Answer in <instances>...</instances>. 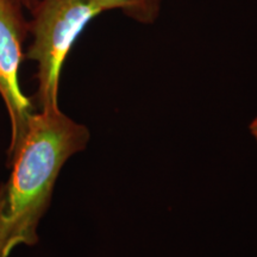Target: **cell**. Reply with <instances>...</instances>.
Masks as SVG:
<instances>
[{
	"label": "cell",
	"instance_id": "8992f818",
	"mask_svg": "<svg viewBox=\"0 0 257 257\" xmlns=\"http://www.w3.org/2000/svg\"><path fill=\"white\" fill-rule=\"evenodd\" d=\"M250 133H251L253 138H255V141L257 142V117L252 120V123L250 124Z\"/></svg>",
	"mask_w": 257,
	"mask_h": 257
},
{
	"label": "cell",
	"instance_id": "7a4b0ae2",
	"mask_svg": "<svg viewBox=\"0 0 257 257\" xmlns=\"http://www.w3.org/2000/svg\"><path fill=\"white\" fill-rule=\"evenodd\" d=\"M93 0H42L28 56L36 61L41 110L59 108V85L64 60L74 42L101 14Z\"/></svg>",
	"mask_w": 257,
	"mask_h": 257
},
{
	"label": "cell",
	"instance_id": "3957f363",
	"mask_svg": "<svg viewBox=\"0 0 257 257\" xmlns=\"http://www.w3.org/2000/svg\"><path fill=\"white\" fill-rule=\"evenodd\" d=\"M22 38L19 25L9 0H0V94L11 119L9 160L21 143L30 119L32 105L19 85Z\"/></svg>",
	"mask_w": 257,
	"mask_h": 257
},
{
	"label": "cell",
	"instance_id": "6da1fadb",
	"mask_svg": "<svg viewBox=\"0 0 257 257\" xmlns=\"http://www.w3.org/2000/svg\"><path fill=\"white\" fill-rule=\"evenodd\" d=\"M88 128L57 110L32 113L21 143L10 157L12 174L6 186L8 257L16 246L38 240L37 226L66 161L86 148Z\"/></svg>",
	"mask_w": 257,
	"mask_h": 257
},
{
	"label": "cell",
	"instance_id": "5b68a950",
	"mask_svg": "<svg viewBox=\"0 0 257 257\" xmlns=\"http://www.w3.org/2000/svg\"><path fill=\"white\" fill-rule=\"evenodd\" d=\"M10 238V227L6 217V186L0 187V257H6L5 250Z\"/></svg>",
	"mask_w": 257,
	"mask_h": 257
},
{
	"label": "cell",
	"instance_id": "277c9868",
	"mask_svg": "<svg viewBox=\"0 0 257 257\" xmlns=\"http://www.w3.org/2000/svg\"><path fill=\"white\" fill-rule=\"evenodd\" d=\"M104 11L119 10L134 21L152 24L159 17L163 0H93Z\"/></svg>",
	"mask_w": 257,
	"mask_h": 257
}]
</instances>
